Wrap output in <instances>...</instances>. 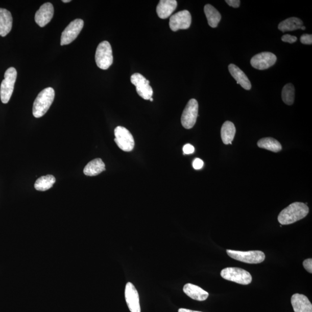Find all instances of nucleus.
Returning <instances> with one entry per match:
<instances>
[{"mask_svg":"<svg viewBox=\"0 0 312 312\" xmlns=\"http://www.w3.org/2000/svg\"><path fill=\"white\" fill-rule=\"evenodd\" d=\"M309 211L308 206L305 204L296 202L281 211L278 221L282 225H291L305 218Z\"/></svg>","mask_w":312,"mask_h":312,"instance_id":"f257e3e1","label":"nucleus"},{"mask_svg":"<svg viewBox=\"0 0 312 312\" xmlns=\"http://www.w3.org/2000/svg\"><path fill=\"white\" fill-rule=\"evenodd\" d=\"M55 90L52 87H47L42 90L34 101L33 114L35 117H42L50 108L55 99Z\"/></svg>","mask_w":312,"mask_h":312,"instance_id":"f03ea898","label":"nucleus"},{"mask_svg":"<svg viewBox=\"0 0 312 312\" xmlns=\"http://www.w3.org/2000/svg\"><path fill=\"white\" fill-rule=\"evenodd\" d=\"M17 78V71L15 68H9L4 74V80L0 87V98L3 103L7 104L10 101L14 90Z\"/></svg>","mask_w":312,"mask_h":312,"instance_id":"7ed1b4c3","label":"nucleus"},{"mask_svg":"<svg viewBox=\"0 0 312 312\" xmlns=\"http://www.w3.org/2000/svg\"><path fill=\"white\" fill-rule=\"evenodd\" d=\"M221 275L223 279L240 284L248 285L252 281V275L249 272L239 268H226L221 271Z\"/></svg>","mask_w":312,"mask_h":312,"instance_id":"20e7f679","label":"nucleus"},{"mask_svg":"<svg viewBox=\"0 0 312 312\" xmlns=\"http://www.w3.org/2000/svg\"><path fill=\"white\" fill-rule=\"evenodd\" d=\"M95 60L97 65L102 69H107L113 63L112 50L108 41L101 42L97 48Z\"/></svg>","mask_w":312,"mask_h":312,"instance_id":"39448f33","label":"nucleus"},{"mask_svg":"<svg viewBox=\"0 0 312 312\" xmlns=\"http://www.w3.org/2000/svg\"><path fill=\"white\" fill-rule=\"evenodd\" d=\"M228 256L236 260L248 263H259L265 260V254L260 250L241 252L236 250H227Z\"/></svg>","mask_w":312,"mask_h":312,"instance_id":"423d86ee","label":"nucleus"},{"mask_svg":"<svg viewBox=\"0 0 312 312\" xmlns=\"http://www.w3.org/2000/svg\"><path fill=\"white\" fill-rule=\"evenodd\" d=\"M115 142L118 148L125 152L133 150L135 142L133 135L125 127L117 126L115 129Z\"/></svg>","mask_w":312,"mask_h":312,"instance_id":"0eeeda50","label":"nucleus"},{"mask_svg":"<svg viewBox=\"0 0 312 312\" xmlns=\"http://www.w3.org/2000/svg\"><path fill=\"white\" fill-rule=\"evenodd\" d=\"M199 116V103L196 99L188 102L182 113L181 123L184 128L191 129L196 124Z\"/></svg>","mask_w":312,"mask_h":312,"instance_id":"6e6552de","label":"nucleus"},{"mask_svg":"<svg viewBox=\"0 0 312 312\" xmlns=\"http://www.w3.org/2000/svg\"><path fill=\"white\" fill-rule=\"evenodd\" d=\"M131 82L136 87V90L140 98L146 100L152 98L153 91L150 85V82L142 75L139 73L132 75Z\"/></svg>","mask_w":312,"mask_h":312,"instance_id":"1a4fd4ad","label":"nucleus"},{"mask_svg":"<svg viewBox=\"0 0 312 312\" xmlns=\"http://www.w3.org/2000/svg\"><path fill=\"white\" fill-rule=\"evenodd\" d=\"M84 25L83 20L77 19L71 21L61 34V45H68L76 39Z\"/></svg>","mask_w":312,"mask_h":312,"instance_id":"9d476101","label":"nucleus"},{"mask_svg":"<svg viewBox=\"0 0 312 312\" xmlns=\"http://www.w3.org/2000/svg\"><path fill=\"white\" fill-rule=\"evenodd\" d=\"M191 15L190 12L183 10L176 13L170 19V28L173 32L179 30H186L190 27Z\"/></svg>","mask_w":312,"mask_h":312,"instance_id":"9b49d317","label":"nucleus"},{"mask_svg":"<svg viewBox=\"0 0 312 312\" xmlns=\"http://www.w3.org/2000/svg\"><path fill=\"white\" fill-rule=\"evenodd\" d=\"M276 56L271 52H262L253 57L250 63L252 67L259 70H265L273 66Z\"/></svg>","mask_w":312,"mask_h":312,"instance_id":"f8f14e48","label":"nucleus"},{"mask_svg":"<svg viewBox=\"0 0 312 312\" xmlns=\"http://www.w3.org/2000/svg\"><path fill=\"white\" fill-rule=\"evenodd\" d=\"M125 298L131 312H140L139 294L137 289L131 282L126 284Z\"/></svg>","mask_w":312,"mask_h":312,"instance_id":"ddd939ff","label":"nucleus"},{"mask_svg":"<svg viewBox=\"0 0 312 312\" xmlns=\"http://www.w3.org/2000/svg\"><path fill=\"white\" fill-rule=\"evenodd\" d=\"M54 14V8L50 3H46L39 9L35 15L36 23L43 28L50 23Z\"/></svg>","mask_w":312,"mask_h":312,"instance_id":"4468645a","label":"nucleus"},{"mask_svg":"<svg viewBox=\"0 0 312 312\" xmlns=\"http://www.w3.org/2000/svg\"><path fill=\"white\" fill-rule=\"evenodd\" d=\"M294 312H312L311 303L303 294H294L291 298Z\"/></svg>","mask_w":312,"mask_h":312,"instance_id":"2eb2a0df","label":"nucleus"},{"mask_svg":"<svg viewBox=\"0 0 312 312\" xmlns=\"http://www.w3.org/2000/svg\"><path fill=\"white\" fill-rule=\"evenodd\" d=\"M177 5L176 0H161L156 8L157 14L161 19L168 18L176 10Z\"/></svg>","mask_w":312,"mask_h":312,"instance_id":"dca6fc26","label":"nucleus"},{"mask_svg":"<svg viewBox=\"0 0 312 312\" xmlns=\"http://www.w3.org/2000/svg\"><path fill=\"white\" fill-rule=\"evenodd\" d=\"M230 73L236 81L237 84H239L244 89L249 90L251 89V83L249 78L242 70L235 64H231L228 66Z\"/></svg>","mask_w":312,"mask_h":312,"instance_id":"f3484780","label":"nucleus"},{"mask_svg":"<svg viewBox=\"0 0 312 312\" xmlns=\"http://www.w3.org/2000/svg\"><path fill=\"white\" fill-rule=\"evenodd\" d=\"M183 292L193 300L204 301L209 297V293L197 285L187 283L184 285Z\"/></svg>","mask_w":312,"mask_h":312,"instance_id":"a211bd4d","label":"nucleus"},{"mask_svg":"<svg viewBox=\"0 0 312 312\" xmlns=\"http://www.w3.org/2000/svg\"><path fill=\"white\" fill-rule=\"evenodd\" d=\"M12 28V16L6 9L0 8V36L6 37Z\"/></svg>","mask_w":312,"mask_h":312,"instance_id":"6ab92c4d","label":"nucleus"},{"mask_svg":"<svg viewBox=\"0 0 312 312\" xmlns=\"http://www.w3.org/2000/svg\"><path fill=\"white\" fill-rule=\"evenodd\" d=\"M105 171V165L101 159H95L88 163L83 170V173L86 176L94 177Z\"/></svg>","mask_w":312,"mask_h":312,"instance_id":"aec40b11","label":"nucleus"},{"mask_svg":"<svg viewBox=\"0 0 312 312\" xmlns=\"http://www.w3.org/2000/svg\"><path fill=\"white\" fill-rule=\"evenodd\" d=\"M235 133L236 128L233 123L230 121L224 123L221 129V137L224 143L232 144Z\"/></svg>","mask_w":312,"mask_h":312,"instance_id":"412c9836","label":"nucleus"},{"mask_svg":"<svg viewBox=\"0 0 312 312\" xmlns=\"http://www.w3.org/2000/svg\"><path fill=\"white\" fill-rule=\"evenodd\" d=\"M204 12L210 27L217 28L222 18V16L219 12L212 6L207 4L204 7Z\"/></svg>","mask_w":312,"mask_h":312,"instance_id":"4be33fe9","label":"nucleus"},{"mask_svg":"<svg viewBox=\"0 0 312 312\" xmlns=\"http://www.w3.org/2000/svg\"><path fill=\"white\" fill-rule=\"evenodd\" d=\"M302 26L303 22L301 19L293 17L281 22L279 25L278 29L281 32L284 33L300 29Z\"/></svg>","mask_w":312,"mask_h":312,"instance_id":"5701e85b","label":"nucleus"},{"mask_svg":"<svg viewBox=\"0 0 312 312\" xmlns=\"http://www.w3.org/2000/svg\"><path fill=\"white\" fill-rule=\"evenodd\" d=\"M257 146L259 148L275 153L279 152L282 149V146L278 140L270 137L263 138L259 140Z\"/></svg>","mask_w":312,"mask_h":312,"instance_id":"b1692460","label":"nucleus"},{"mask_svg":"<svg viewBox=\"0 0 312 312\" xmlns=\"http://www.w3.org/2000/svg\"><path fill=\"white\" fill-rule=\"evenodd\" d=\"M56 182L54 176L47 175L38 178L34 184V187L38 191H45L49 190Z\"/></svg>","mask_w":312,"mask_h":312,"instance_id":"393cba45","label":"nucleus"},{"mask_svg":"<svg viewBox=\"0 0 312 312\" xmlns=\"http://www.w3.org/2000/svg\"><path fill=\"white\" fill-rule=\"evenodd\" d=\"M282 98L283 102L288 105H292L295 98V88L292 83L285 85L283 88Z\"/></svg>","mask_w":312,"mask_h":312,"instance_id":"a878e982","label":"nucleus"},{"mask_svg":"<svg viewBox=\"0 0 312 312\" xmlns=\"http://www.w3.org/2000/svg\"><path fill=\"white\" fill-rule=\"evenodd\" d=\"M300 41L303 44L305 45H311L312 36L311 34H304L301 37Z\"/></svg>","mask_w":312,"mask_h":312,"instance_id":"bb28decb","label":"nucleus"},{"mask_svg":"<svg viewBox=\"0 0 312 312\" xmlns=\"http://www.w3.org/2000/svg\"><path fill=\"white\" fill-rule=\"evenodd\" d=\"M282 40L284 42L292 43L297 41V38L290 34H285L282 37Z\"/></svg>","mask_w":312,"mask_h":312,"instance_id":"cd10ccee","label":"nucleus"},{"mask_svg":"<svg viewBox=\"0 0 312 312\" xmlns=\"http://www.w3.org/2000/svg\"><path fill=\"white\" fill-rule=\"evenodd\" d=\"M195 147L190 143L186 144L183 148V153L185 155H190L195 152Z\"/></svg>","mask_w":312,"mask_h":312,"instance_id":"c85d7f7f","label":"nucleus"},{"mask_svg":"<svg viewBox=\"0 0 312 312\" xmlns=\"http://www.w3.org/2000/svg\"><path fill=\"white\" fill-rule=\"evenodd\" d=\"M303 266H304V269L310 274L312 273V259L308 258L306 259L304 262H303Z\"/></svg>","mask_w":312,"mask_h":312,"instance_id":"c756f323","label":"nucleus"},{"mask_svg":"<svg viewBox=\"0 0 312 312\" xmlns=\"http://www.w3.org/2000/svg\"><path fill=\"white\" fill-rule=\"evenodd\" d=\"M204 166V162L200 159H196L193 162V166L195 170H200Z\"/></svg>","mask_w":312,"mask_h":312,"instance_id":"7c9ffc66","label":"nucleus"},{"mask_svg":"<svg viewBox=\"0 0 312 312\" xmlns=\"http://www.w3.org/2000/svg\"><path fill=\"white\" fill-rule=\"evenodd\" d=\"M228 5L233 8H238L240 6L241 2L239 0H227L226 1Z\"/></svg>","mask_w":312,"mask_h":312,"instance_id":"2f4dec72","label":"nucleus"},{"mask_svg":"<svg viewBox=\"0 0 312 312\" xmlns=\"http://www.w3.org/2000/svg\"><path fill=\"white\" fill-rule=\"evenodd\" d=\"M178 312H202L199 311L192 310L190 309L181 308L178 310Z\"/></svg>","mask_w":312,"mask_h":312,"instance_id":"473e14b6","label":"nucleus"},{"mask_svg":"<svg viewBox=\"0 0 312 312\" xmlns=\"http://www.w3.org/2000/svg\"><path fill=\"white\" fill-rule=\"evenodd\" d=\"M63 2L64 3H69L71 2V0H63Z\"/></svg>","mask_w":312,"mask_h":312,"instance_id":"72a5a7b5","label":"nucleus"},{"mask_svg":"<svg viewBox=\"0 0 312 312\" xmlns=\"http://www.w3.org/2000/svg\"><path fill=\"white\" fill-rule=\"evenodd\" d=\"M305 29H306V28L304 26H302L301 28V29H302L303 30H305Z\"/></svg>","mask_w":312,"mask_h":312,"instance_id":"f704fd0d","label":"nucleus"},{"mask_svg":"<svg viewBox=\"0 0 312 312\" xmlns=\"http://www.w3.org/2000/svg\"><path fill=\"white\" fill-rule=\"evenodd\" d=\"M150 101H151V102H153V99L152 98H151V99H150Z\"/></svg>","mask_w":312,"mask_h":312,"instance_id":"c9c22d12","label":"nucleus"}]
</instances>
